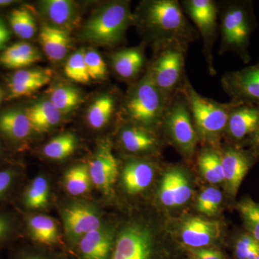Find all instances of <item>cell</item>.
I'll return each mask as SVG.
<instances>
[{
	"label": "cell",
	"instance_id": "ffe728a7",
	"mask_svg": "<svg viewBox=\"0 0 259 259\" xmlns=\"http://www.w3.org/2000/svg\"><path fill=\"white\" fill-rule=\"evenodd\" d=\"M120 141L128 152L146 153L158 147V140L152 130L136 125L127 126L121 131Z\"/></svg>",
	"mask_w": 259,
	"mask_h": 259
},
{
	"label": "cell",
	"instance_id": "7dc6e473",
	"mask_svg": "<svg viewBox=\"0 0 259 259\" xmlns=\"http://www.w3.org/2000/svg\"><path fill=\"white\" fill-rule=\"evenodd\" d=\"M15 1L13 0H0V8H5L14 4Z\"/></svg>",
	"mask_w": 259,
	"mask_h": 259
},
{
	"label": "cell",
	"instance_id": "603a6c76",
	"mask_svg": "<svg viewBox=\"0 0 259 259\" xmlns=\"http://www.w3.org/2000/svg\"><path fill=\"white\" fill-rule=\"evenodd\" d=\"M32 130L25 111L9 110L0 114V133L14 141H21L28 137Z\"/></svg>",
	"mask_w": 259,
	"mask_h": 259
},
{
	"label": "cell",
	"instance_id": "7402d4cb",
	"mask_svg": "<svg viewBox=\"0 0 259 259\" xmlns=\"http://www.w3.org/2000/svg\"><path fill=\"white\" fill-rule=\"evenodd\" d=\"M42 50L51 61H59L67 54L70 44L68 32L51 25H42L39 35Z\"/></svg>",
	"mask_w": 259,
	"mask_h": 259
},
{
	"label": "cell",
	"instance_id": "ba28073f",
	"mask_svg": "<svg viewBox=\"0 0 259 259\" xmlns=\"http://www.w3.org/2000/svg\"><path fill=\"white\" fill-rule=\"evenodd\" d=\"M181 5L185 14L190 17L195 25L199 36L202 38L207 69L209 74L214 76L216 70L212 51L218 34V4L212 0H185Z\"/></svg>",
	"mask_w": 259,
	"mask_h": 259
},
{
	"label": "cell",
	"instance_id": "5bb4252c",
	"mask_svg": "<svg viewBox=\"0 0 259 259\" xmlns=\"http://www.w3.org/2000/svg\"><path fill=\"white\" fill-rule=\"evenodd\" d=\"M93 185L105 193H109L118 177V163L109 144H102L89 165Z\"/></svg>",
	"mask_w": 259,
	"mask_h": 259
},
{
	"label": "cell",
	"instance_id": "bcb514c9",
	"mask_svg": "<svg viewBox=\"0 0 259 259\" xmlns=\"http://www.w3.org/2000/svg\"><path fill=\"white\" fill-rule=\"evenodd\" d=\"M248 142L250 145L252 151L254 153L257 157H259V125L255 134L252 136Z\"/></svg>",
	"mask_w": 259,
	"mask_h": 259
},
{
	"label": "cell",
	"instance_id": "7a4b0ae2",
	"mask_svg": "<svg viewBox=\"0 0 259 259\" xmlns=\"http://www.w3.org/2000/svg\"><path fill=\"white\" fill-rule=\"evenodd\" d=\"M221 41L219 54L234 53L245 64L251 61L250 38L258 26L253 2L234 0L221 8Z\"/></svg>",
	"mask_w": 259,
	"mask_h": 259
},
{
	"label": "cell",
	"instance_id": "f546056e",
	"mask_svg": "<svg viewBox=\"0 0 259 259\" xmlns=\"http://www.w3.org/2000/svg\"><path fill=\"white\" fill-rule=\"evenodd\" d=\"M49 185L47 179L36 177L28 185L23 194V203L29 209L46 207L49 202Z\"/></svg>",
	"mask_w": 259,
	"mask_h": 259
},
{
	"label": "cell",
	"instance_id": "484cf974",
	"mask_svg": "<svg viewBox=\"0 0 259 259\" xmlns=\"http://www.w3.org/2000/svg\"><path fill=\"white\" fill-rule=\"evenodd\" d=\"M25 112L33 131H47L57 125L61 120V112L50 100L37 102L27 109Z\"/></svg>",
	"mask_w": 259,
	"mask_h": 259
},
{
	"label": "cell",
	"instance_id": "1f68e13d",
	"mask_svg": "<svg viewBox=\"0 0 259 259\" xmlns=\"http://www.w3.org/2000/svg\"><path fill=\"white\" fill-rule=\"evenodd\" d=\"M76 147V139L74 135L64 134L49 141L44 146L42 152L51 159L61 160L71 156Z\"/></svg>",
	"mask_w": 259,
	"mask_h": 259
},
{
	"label": "cell",
	"instance_id": "3957f363",
	"mask_svg": "<svg viewBox=\"0 0 259 259\" xmlns=\"http://www.w3.org/2000/svg\"><path fill=\"white\" fill-rule=\"evenodd\" d=\"M180 92L185 97L198 137L214 141L225 133L232 110L241 103L230 101L223 103L202 96L194 88L187 76Z\"/></svg>",
	"mask_w": 259,
	"mask_h": 259
},
{
	"label": "cell",
	"instance_id": "d590c367",
	"mask_svg": "<svg viewBox=\"0 0 259 259\" xmlns=\"http://www.w3.org/2000/svg\"><path fill=\"white\" fill-rule=\"evenodd\" d=\"M223 200L221 191L214 187L204 189L197 198V208L199 212L207 215H214L217 213Z\"/></svg>",
	"mask_w": 259,
	"mask_h": 259
},
{
	"label": "cell",
	"instance_id": "d6a6232c",
	"mask_svg": "<svg viewBox=\"0 0 259 259\" xmlns=\"http://www.w3.org/2000/svg\"><path fill=\"white\" fill-rule=\"evenodd\" d=\"M81 100V94L72 87L58 86L51 93L50 101L61 114L74 110Z\"/></svg>",
	"mask_w": 259,
	"mask_h": 259
},
{
	"label": "cell",
	"instance_id": "e575fe53",
	"mask_svg": "<svg viewBox=\"0 0 259 259\" xmlns=\"http://www.w3.org/2000/svg\"><path fill=\"white\" fill-rule=\"evenodd\" d=\"M65 74L69 79L79 83L90 81L88 69L84 60V51L79 50L70 56L64 66Z\"/></svg>",
	"mask_w": 259,
	"mask_h": 259
},
{
	"label": "cell",
	"instance_id": "60d3db41",
	"mask_svg": "<svg viewBox=\"0 0 259 259\" xmlns=\"http://www.w3.org/2000/svg\"><path fill=\"white\" fill-rule=\"evenodd\" d=\"M16 174L12 169L0 171V199L3 198L14 184Z\"/></svg>",
	"mask_w": 259,
	"mask_h": 259
},
{
	"label": "cell",
	"instance_id": "f6af8a7d",
	"mask_svg": "<svg viewBox=\"0 0 259 259\" xmlns=\"http://www.w3.org/2000/svg\"><path fill=\"white\" fill-rule=\"evenodd\" d=\"M10 39V32L7 27L6 24L0 18V51L5 48Z\"/></svg>",
	"mask_w": 259,
	"mask_h": 259
},
{
	"label": "cell",
	"instance_id": "f1b7e54d",
	"mask_svg": "<svg viewBox=\"0 0 259 259\" xmlns=\"http://www.w3.org/2000/svg\"><path fill=\"white\" fill-rule=\"evenodd\" d=\"M91 182L89 166L87 164L71 167L65 174V188L72 196H79L88 192Z\"/></svg>",
	"mask_w": 259,
	"mask_h": 259
},
{
	"label": "cell",
	"instance_id": "4fadbf2b",
	"mask_svg": "<svg viewBox=\"0 0 259 259\" xmlns=\"http://www.w3.org/2000/svg\"><path fill=\"white\" fill-rule=\"evenodd\" d=\"M259 125V105L240 104L232 110L225 133L236 146L249 141Z\"/></svg>",
	"mask_w": 259,
	"mask_h": 259
},
{
	"label": "cell",
	"instance_id": "52a82bcc",
	"mask_svg": "<svg viewBox=\"0 0 259 259\" xmlns=\"http://www.w3.org/2000/svg\"><path fill=\"white\" fill-rule=\"evenodd\" d=\"M161 126L181 152L186 156L193 154L198 142V135L188 105L180 92L168 103Z\"/></svg>",
	"mask_w": 259,
	"mask_h": 259
},
{
	"label": "cell",
	"instance_id": "9c48e42d",
	"mask_svg": "<svg viewBox=\"0 0 259 259\" xmlns=\"http://www.w3.org/2000/svg\"><path fill=\"white\" fill-rule=\"evenodd\" d=\"M221 84L231 101L259 105V59L254 64L226 72Z\"/></svg>",
	"mask_w": 259,
	"mask_h": 259
},
{
	"label": "cell",
	"instance_id": "83f0119b",
	"mask_svg": "<svg viewBox=\"0 0 259 259\" xmlns=\"http://www.w3.org/2000/svg\"><path fill=\"white\" fill-rule=\"evenodd\" d=\"M198 166L202 176L212 184L224 182V174L221 153L214 149H206L198 157Z\"/></svg>",
	"mask_w": 259,
	"mask_h": 259
},
{
	"label": "cell",
	"instance_id": "2e32d148",
	"mask_svg": "<svg viewBox=\"0 0 259 259\" xmlns=\"http://www.w3.org/2000/svg\"><path fill=\"white\" fill-rule=\"evenodd\" d=\"M114 245L112 231L101 226L78 242L74 248L76 259H110Z\"/></svg>",
	"mask_w": 259,
	"mask_h": 259
},
{
	"label": "cell",
	"instance_id": "6da1fadb",
	"mask_svg": "<svg viewBox=\"0 0 259 259\" xmlns=\"http://www.w3.org/2000/svg\"><path fill=\"white\" fill-rule=\"evenodd\" d=\"M134 17V23L139 21L155 51L171 44L187 50L189 46L199 37L177 0L144 2L140 8L139 14Z\"/></svg>",
	"mask_w": 259,
	"mask_h": 259
},
{
	"label": "cell",
	"instance_id": "4dcf8cb0",
	"mask_svg": "<svg viewBox=\"0 0 259 259\" xmlns=\"http://www.w3.org/2000/svg\"><path fill=\"white\" fill-rule=\"evenodd\" d=\"M12 30L20 38L28 40L37 31L35 19L28 10L20 8L12 12L10 16Z\"/></svg>",
	"mask_w": 259,
	"mask_h": 259
},
{
	"label": "cell",
	"instance_id": "c3c4849f",
	"mask_svg": "<svg viewBox=\"0 0 259 259\" xmlns=\"http://www.w3.org/2000/svg\"><path fill=\"white\" fill-rule=\"evenodd\" d=\"M3 97H4V93H3V91L2 90V89L0 88V103L3 101Z\"/></svg>",
	"mask_w": 259,
	"mask_h": 259
},
{
	"label": "cell",
	"instance_id": "b9f144b4",
	"mask_svg": "<svg viewBox=\"0 0 259 259\" xmlns=\"http://www.w3.org/2000/svg\"><path fill=\"white\" fill-rule=\"evenodd\" d=\"M11 259H60L52 255L34 250H21L15 253Z\"/></svg>",
	"mask_w": 259,
	"mask_h": 259
},
{
	"label": "cell",
	"instance_id": "f35d334b",
	"mask_svg": "<svg viewBox=\"0 0 259 259\" xmlns=\"http://www.w3.org/2000/svg\"><path fill=\"white\" fill-rule=\"evenodd\" d=\"M50 82L48 80L32 81V82L24 83H8V100L20 98V97L30 96L32 93H35L39 89Z\"/></svg>",
	"mask_w": 259,
	"mask_h": 259
},
{
	"label": "cell",
	"instance_id": "7bdbcfd3",
	"mask_svg": "<svg viewBox=\"0 0 259 259\" xmlns=\"http://www.w3.org/2000/svg\"><path fill=\"white\" fill-rule=\"evenodd\" d=\"M13 230V224L9 218L0 214V247L9 239Z\"/></svg>",
	"mask_w": 259,
	"mask_h": 259
},
{
	"label": "cell",
	"instance_id": "5b68a950",
	"mask_svg": "<svg viewBox=\"0 0 259 259\" xmlns=\"http://www.w3.org/2000/svg\"><path fill=\"white\" fill-rule=\"evenodd\" d=\"M168 103L146 70L142 79L127 94L124 110L131 122L153 130L161 126Z\"/></svg>",
	"mask_w": 259,
	"mask_h": 259
},
{
	"label": "cell",
	"instance_id": "ab89813d",
	"mask_svg": "<svg viewBox=\"0 0 259 259\" xmlns=\"http://www.w3.org/2000/svg\"><path fill=\"white\" fill-rule=\"evenodd\" d=\"M51 72L45 69H20L12 75L9 83L32 82L48 80L51 81Z\"/></svg>",
	"mask_w": 259,
	"mask_h": 259
},
{
	"label": "cell",
	"instance_id": "681fc988",
	"mask_svg": "<svg viewBox=\"0 0 259 259\" xmlns=\"http://www.w3.org/2000/svg\"><path fill=\"white\" fill-rule=\"evenodd\" d=\"M253 259H259V255H258V256L255 257V258H253Z\"/></svg>",
	"mask_w": 259,
	"mask_h": 259
},
{
	"label": "cell",
	"instance_id": "8fae6325",
	"mask_svg": "<svg viewBox=\"0 0 259 259\" xmlns=\"http://www.w3.org/2000/svg\"><path fill=\"white\" fill-rule=\"evenodd\" d=\"M110 259H153V238L144 227H127L117 237Z\"/></svg>",
	"mask_w": 259,
	"mask_h": 259
},
{
	"label": "cell",
	"instance_id": "44dd1931",
	"mask_svg": "<svg viewBox=\"0 0 259 259\" xmlns=\"http://www.w3.org/2000/svg\"><path fill=\"white\" fill-rule=\"evenodd\" d=\"M153 168L151 163L143 161H133L126 164L122 171V185L130 194H137L147 189L153 178Z\"/></svg>",
	"mask_w": 259,
	"mask_h": 259
},
{
	"label": "cell",
	"instance_id": "ee69618b",
	"mask_svg": "<svg viewBox=\"0 0 259 259\" xmlns=\"http://www.w3.org/2000/svg\"><path fill=\"white\" fill-rule=\"evenodd\" d=\"M194 253L197 259H223L222 253L217 250L199 249Z\"/></svg>",
	"mask_w": 259,
	"mask_h": 259
},
{
	"label": "cell",
	"instance_id": "e0dca14e",
	"mask_svg": "<svg viewBox=\"0 0 259 259\" xmlns=\"http://www.w3.org/2000/svg\"><path fill=\"white\" fill-rule=\"evenodd\" d=\"M219 223L200 218L187 220L182 226L181 237L185 244L192 248L207 246L219 238Z\"/></svg>",
	"mask_w": 259,
	"mask_h": 259
},
{
	"label": "cell",
	"instance_id": "ac0fdd59",
	"mask_svg": "<svg viewBox=\"0 0 259 259\" xmlns=\"http://www.w3.org/2000/svg\"><path fill=\"white\" fill-rule=\"evenodd\" d=\"M40 11L52 23L63 30H72L80 20L79 8L70 0H46L40 3Z\"/></svg>",
	"mask_w": 259,
	"mask_h": 259
},
{
	"label": "cell",
	"instance_id": "7c38bea8",
	"mask_svg": "<svg viewBox=\"0 0 259 259\" xmlns=\"http://www.w3.org/2000/svg\"><path fill=\"white\" fill-rule=\"evenodd\" d=\"M221 157L227 191L231 197H235L255 158L258 157L252 150L245 151L236 145L228 146L221 151Z\"/></svg>",
	"mask_w": 259,
	"mask_h": 259
},
{
	"label": "cell",
	"instance_id": "9a60e30c",
	"mask_svg": "<svg viewBox=\"0 0 259 259\" xmlns=\"http://www.w3.org/2000/svg\"><path fill=\"white\" fill-rule=\"evenodd\" d=\"M192 194L190 182L182 169L171 168L163 175L158 191V197L163 205L179 207L187 203Z\"/></svg>",
	"mask_w": 259,
	"mask_h": 259
},
{
	"label": "cell",
	"instance_id": "4316f807",
	"mask_svg": "<svg viewBox=\"0 0 259 259\" xmlns=\"http://www.w3.org/2000/svg\"><path fill=\"white\" fill-rule=\"evenodd\" d=\"M115 98L110 95H102L90 107L88 113L89 125L94 129L105 127L115 110Z\"/></svg>",
	"mask_w": 259,
	"mask_h": 259
},
{
	"label": "cell",
	"instance_id": "8d00e7d4",
	"mask_svg": "<svg viewBox=\"0 0 259 259\" xmlns=\"http://www.w3.org/2000/svg\"><path fill=\"white\" fill-rule=\"evenodd\" d=\"M234 252L237 259L254 258L259 255V243L246 232L236 238Z\"/></svg>",
	"mask_w": 259,
	"mask_h": 259
},
{
	"label": "cell",
	"instance_id": "30bf717a",
	"mask_svg": "<svg viewBox=\"0 0 259 259\" xmlns=\"http://www.w3.org/2000/svg\"><path fill=\"white\" fill-rule=\"evenodd\" d=\"M62 219L68 244L74 249L83 236L102 226L97 209L83 202H74L65 207Z\"/></svg>",
	"mask_w": 259,
	"mask_h": 259
},
{
	"label": "cell",
	"instance_id": "277c9868",
	"mask_svg": "<svg viewBox=\"0 0 259 259\" xmlns=\"http://www.w3.org/2000/svg\"><path fill=\"white\" fill-rule=\"evenodd\" d=\"M135 17L128 2H112L100 8L83 26L81 35L85 40L98 45H117L125 38Z\"/></svg>",
	"mask_w": 259,
	"mask_h": 259
},
{
	"label": "cell",
	"instance_id": "836d02e7",
	"mask_svg": "<svg viewBox=\"0 0 259 259\" xmlns=\"http://www.w3.org/2000/svg\"><path fill=\"white\" fill-rule=\"evenodd\" d=\"M237 209L247 233L259 243V203L245 198L237 204Z\"/></svg>",
	"mask_w": 259,
	"mask_h": 259
},
{
	"label": "cell",
	"instance_id": "cb8c5ba5",
	"mask_svg": "<svg viewBox=\"0 0 259 259\" xmlns=\"http://www.w3.org/2000/svg\"><path fill=\"white\" fill-rule=\"evenodd\" d=\"M38 51L30 44L19 42L7 47L0 54V64L11 69H20L40 61Z\"/></svg>",
	"mask_w": 259,
	"mask_h": 259
},
{
	"label": "cell",
	"instance_id": "74e56055",
	"mask_svg": "<svg viewBox=\"0 0 259 259\" xmlns=\"http://www.w3.org/2000/svg\"><path fill=\"white\" fill-rule=\"evenodd\" d=\"M84 60L90 79H105L107 73V65L98 52L95 50L84 51Z\"/></svg>",
	"mask_w": 259,
	"mask_h": 259
},
{
	"label": "cell",
	"instance_id": "d6986e66",
	"mask_svg": "<svg viewBox=\"0 0 259 259\" xmlns=\"http://www.w3.org/2000/svg\"><path fill=\"white\" fill-rule=\"evenodd\" d=\"M111 64L112 69L122 79H134L146 64L144 50L140 47H133L116 51L112 54Z\"/></svg>",
	"mask_w": 259,
	"mask_h": 259
},
{
	"label": "cell",
	"instance_id": "8992f818",
	"mask_svg": "<svg viewBox=\"0 0 259 259\" xmlns=\"http://www.w3.org/2000/svg\"><path fill=\"white\" fill-rule=\"evenodd\" d=\"M187 51L175 44L161 48L155 51L153 60L148 67L153 82L168 102L180 92L187 76L185 74Z\"/></svg>",
	"mask_w": 259,
	"mask_h": 259
},
{
	"label": "cell",
	"instance_id": "d4e9b609",
	"mask_svg": "<svg viewBox=\"0 0 259 259\" xmlns=\"http://www.w3.org/2000/svg\"><path fill=\"white\" fill-rule=\"evenodd\" d=\"M27 227L32 241L45 246H54L59 243V230L55 221L49 216H31L27 221Z\"/></svg>",
	"mask_w": 259,
	"mask_h": 259
}]
</instances>
